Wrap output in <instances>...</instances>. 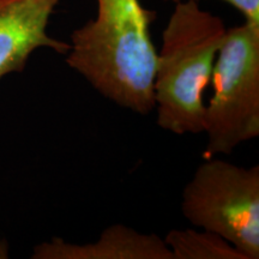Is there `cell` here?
Segmentation results:
<instances>
[{"label":"cell","mask_w":259,"mask_h":259,"mask_svg":"<svg viewBox=\"0 0 259 259\" xmlns=\"http://www.w3.org/2000/svg\"><path fill=\"white\" fill-rule=\"evenodd\" d=\"M184 218L215 233L247 259L259 258V166L205 158L184 187Z\"/></svg>","instance_id":"277c9868"},{"label":"cell","mask_w":259,"mask_h":259,"mask_svg":"<svg viewBox=\"0 0 259 259\" xmlns=\"http://www.w3.org/2000/svg\"><path fill=\"white\" fill-rule=\"evenodd\" d=\"M34 259H173L164 239L125 225L107 227L96 241L73 244L52 238L32 250Z\"/></svg>","instance_id":"8992f818"},{"label":"cell","mask_w":259,"mask_h":259,"mask_svg":"<svg viewBox=\"0 0 259 259\" xmlns=\"http://www.w3.org/2000/svg\"><path fill=\"white\" fill-rule=\"evenodd\" d=\"M60 0H0V78L22 72L38 48L66 54L70 44L50 36L51 16Z\"/></svg>","instance_id":"5b68a950"},{"label":"cell","mask_w":259,"mask_h":259,"mask_svg":"<svg viewBox=\"0 0 259 259\" xmlns=\"http://www.w3.org/2000/svg\"><path fill=\"white\" fill-rule=\"evenodd\" d=\"M95 2L96 17L71 32L66 64L106 99L149 114L155 107V11L139 0Z\"/></svg>","instance_id":"6da1fadb"},{"label":"cell","mask_w":259,"mask_h":259,"mask_svg":"<svg viewBox=\"0 0 259 259\" xmlns=\"http://www.w3.org/2000/svg\"><path fill=\"white\" fill-rule=\"evenodd\" d=\"M221 2H225L238 10L244 16L245 22L259 25V0H221Z\"/></svg>","instance_id":"ba28073f"},{"label":"cell","mask_w":259,"mask_h":259,"mask_svg":"<svg viewBox=\"0 0 259 259\" xmlns=\"http://www.w3.org/2000/svg\"><path fill=\"white\" fill-rule=\"evenodd\" d=\"M164 242L173 259H247L232 244L208 231L173 229Z\"/></svg>","instance_id":"52a82bcc"},{"label":"cell","mask_w":259,"mask_h":259,"mask_svg":"<svg viewBox=\"0 0 259 259\" xmlns=\"http://www.w3.org/2000/svg\"><path fill=\"white\" fill-rule=\"evenodd\" d=\"M213 94L205 105L203 157L228 155L259 136V25L227 29L213 66Z\"/></svg>","instance_id":"3957f363"},{"label":"cell","mask_w":259,"mask_h":259,"mask_svg":"<svg viewBox=\"0 0 259 259\" xmlns=\"http://www.w3.org/2000/svg\"><path fill=\"white\" fill-rule=\"evenodd\" d=\"M162 2H169V3H174V4H176V3L183 2V0H162Z\"/></svg>","instance_id":"9c48e42d"},{"label":"cell","mask_w":259,"mask_h":259,"mask_svg":"<svg viewBox=\"0 0 259 259\" xmlns=\"http://www.w3.org/2000/svg\"><path fill=\"white\" fill-rule=\"evenodd\" d=\"M174 5L156 57L154 109L157 125L164 131L197 135L203 132V93L211 82L227 28L197 0Z\"/></svg>","instance_id":"7a4b0ae2"}]
</instances>
